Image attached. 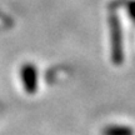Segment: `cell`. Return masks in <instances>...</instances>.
<instances>
[{
    "instance_id": "6da1fadb",
    "label": "cell",
    "mask_w": 135,
    "mask_h": 135,
    "mask_svg": "<svg viewBox=\"0 0 135 135\" xmlns=\"http://www.w3.org/2000/svg\"><path fill=\"white\" fill-rule=\"evenodd\" d=\"M110 31H111V56L115 64L123 61V38H121L120 21L115 14L110 16Z\"/></svg>"
},
{
    "instance_id": "7a4b0ae2",
    "label": "cell",
    "mask_w": 135,
    "mask_h": 135,
    "mask_svg": "<svg viewBox=\"0 0 135 135\" xmlns=\"http://www.w3.org/2000/svg\"><path fill=\"white\" fill-rule=\"evenodd\" d=\"M20 75L25 91L34 94L38 89V70L34 66V64H24L20 70Z\"/></svg>"
},
{
    "instance_id": "3957f363",
    "label": "cell",
    "mask_w": 135,
    "mask_h": 135,
    "mask_svg": "<svg viewBox=\"0 0 135 135\" xmlns=\"http://www.w3.org/2000/svg\"><path fill=\"white\" fill-rule=\"evenodd\" d=\"M104 135H134V131L128 126H108L104 129Z\"/></svg>"
},
{
    "instance_id": "277c9868",
    "label": "cell",
    "mask_w": 135,
    "mask_h": 135,
    "mask_svg": "<svg viewBox=\"0 0 135 135\" xmlns=\"http://www.w3.org/2000/svg\"><path fill=\"white\" fill-rule=\"evenodd\" d=\"M126 10H128V14L133 20H135V0H130L128 1L126 4Z\"/></svg>"
}]
</instances>
